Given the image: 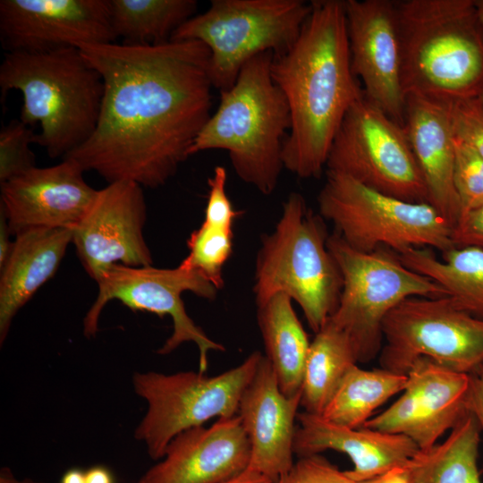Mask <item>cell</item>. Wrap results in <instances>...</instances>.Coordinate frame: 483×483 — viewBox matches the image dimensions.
Returning <instances> with one entry per match:
<instances>
[{
    "mask_svg": "<svg viewBox=\"0 0 483 483\" xmlns=\"http://www.w3.org/2000/svg\"><path fill=\"white\" fill-rule=\"evenodd\" d=\"M78 47L104 93L93 133L64 158L108 183L164 185L212 114L208 48L198 40Z\"/></svg>",
    "mask_w": 483,
    "mask_h": 483,
    "instance_id": "cell-1",
    "label": "cell"
},
{
    "mask_svg": "<svg viewBox=\"0 0 483 483\" xmlns=\"http://www.w3.org/2000/svg\"><path fill=\"white\" fill-rule=\"evenodd\" d=\"M294 45L275 55L271 75L290 109L284 167L317 178L350 107L364 95L351 67L344 0H314Z\"/></svg>",
    "mask_w": 483,
    "mask_h": 483,
    "instance_id": "cell-2",
    "label": "cell"
},
{
    "mask_svg": "<svg viewBox=\"0 0 483 483\" xmlns=\"http://www.w3.org/2000/svg\"><path fill=\"white\" fill-rule=\"evenodd\" d=\"M4 97L22 95L20 120L40 125L34 143L50 157H64L93 133L100 113L104 84L79 47L8 52L0 65Z\"/></svg>",
    "mask_w": 483,
    "mask_h": 483,
    "instance_id": "cell-3",
    "label": "cell"
},
{
    "mask_svg": "<svg viewBox=\"0 0 483 483\" xmlns=\"http://www.w3.org/2000/svg\"><path fill=\"white\" fill-rule=\"evenodd\" d=\"M405 96L442 103L483 89V26L475 0L396 1Z\"/></svg>",
    "mask_w": 483,
    "mask_h": 483,
    "instance_id": "cell-4",
    "label": "cell"
},
{
    "mask_svg": "<svg viewBox=\"0 0 483 483\" xmlns=\"http://www.w3.org/2000/svg\"><path fill=\"white\" fill-rule=\"evenodd\" d=\"M273 58V52L256 55L242 68L234 85L220 91L217 109L190 150V156L227 151L238 177L264 195L277 186L291 128L287 100L271 75Z\"/></svg>",
    "mask_w": 483,
    "mask_h": 483,
    "instance_id": "cell-5",
    "label": "cell"
},
{
    "mask_svg": "<svg viewBox=\"0 0 483 483\" xmlns=\"http://www.w3.org/2000/svg\"><path fill=\"white\" fill-rule=\"evenodd\" d=\"M322 219L300 193L292 192L274 231L262 237L253 288L258 307L277 293L288 295L315 334L335 310L343 287Z\"/></svg>",
    "mask_w": 483,
    "mask_h": 483,
    "instance_id": "cell-6",
    "label": "cell"
},
{
    "mask_svg": "<svg viewBox=\"0 0 483 483\" xmlns=\"http://www.w3.org/2000/svg\"><path fill=\"white\" fill-rule=\"evenodd\" d=\"M312 10L303 0H213L208 9L180 26L170 40H198L210 52L214 89H231L256 55L287 52Z\"/></svg>",
    "mask_w": 483,
    "mask_h": 483,
    "instance_id": "cell-7",
    "label": "cell"
},
{
    "mask_svg": "<svg viewBox=\"0 0 483 483\" xmlns=\"http://www.w3.org/2000/svg\"><path fill=\"white\" fill-rule=\"evenodd\" d=\"M327 247L343 277L338 305L327 322L346 335L358 363L380 353L385 318L402 301L445 296L442 287L407 267L391 250L361 252L336 233L329 235Z\"/></svg>",
    "mask_w": 483,
    "mask_h": 483,
    "instance_id": "cell-8",
    "label": "cell"
},
{
    "mask_svg": "<svg viewBox=\"0 0 483 483\" xmlns=\"http://www.w3.org/2000/svg\"><path fill=\"white\" fill-rule=\"evenodd\" d=\"M318 203L320 216L361 252L381 248L395 253L412 248L444 252L453 248L452 225L430 204L384 194L342 174L326 171Z\"/></svg>",
    "mask_w": 483,
    "mask_h": 483,
    "instance_id": "cell-9",
    "label": "cell"
},
{
    "mask_svg": "<svg viewBox=\"0 0 483 483\" xmlns=\"http://www.w3.org/2000/svg\"><path fill=\"white\" fill-rule=\"evenodd\" d=\"M262 357L255 351L238 366L214 377L199 371L135 372L134 392L148 404L135 438L144 444L151 459L158 461L180 433L213 418L237 415L241 397Z\"/></svg>",
    "mask_w": 483,
    "mask_h": 483,
    "instance_id": "cell-10",
    "label": "cell"
},
{
    "mask_svg": "<svg viewBox=\"0 0 483 483\" xmlns=\"http://www.w3.org/2000/svg\"><path fill=\"white\" fill-rule=\"evenodd\" d=\"M326 168L384 194L428 203L425 182L403 126L364 95L343 117Z\"/></svg>",
    "mask_w": 483,
    "mask_h": 483,
    "instance_id": "cell-11",
    "label": "cell"
},
{
    "mask_svg": "<svg viewBox=\"0 0 483 483\" xmlns=\"http://www.w3.org/2000/svg\"><path fill=\"white\" fill-rule=\"evenodd\" d=\"M383 336L379 361L393 372L406 375L419 358L464 374L483 362V319L446 296L404 300L385 318Z\"/></svg>",
    "mask_w": 483,
    "mask_h": 483,
    "instance_id": "cell-12",
    "label": "cell"
},
{
    "mask_svg": "<svg viewBox=\"0 0 483 483\" xmlns=\"http://www.w3.org/2000/svg\"><path fill=\"white\" fill-rule=\"evenodd\" d=\"M96 283L98 293L83 319V333L88 338L97 335L99 317L106 305L116 300L133 311L171 317L173 333L157 350L158 354H168L181 344L192 342L199 350V371L206 373L208 352L225 351L224 345L209 338L194 323L182 299L185 292L209 301L216 297L218 289L200 273L181 264L174 268L116 264L103 272Z\"/></svg>",
    "mask_w": 483,
    "mask_h": 483,
    "instance_id": "cell-13",
    "label": "cell"
},
{
    "mask_svg": "<svg viewBox=\"0 0 483 483\" xmlns=\"http://www.w3.org/2000/svg\"><path fill=\"white\" fill-rule=\"evenodd\" d=\"M352 73L365 97L403 125L406 96L396 1L344 0Z\"/></svg>",
    "mask_w": 483,
    "mask_h": 483,
    "instance_id": "cell-14",
    "label": "cell"
},
{
    "mask_svg": "<svg viewBox=\"0 0 483 483\" xmlns=\"http://www.w3.org/2000/svg\"><path fill=\"white\" fill-rule=\"evenodd\" d=\"M147 205L142 187L118 181L97 190L88 212L73 231L72 243L95 281L113 265L152 266L143 236Z\"/></svg>",
    "mask_w": 483,
    "mask_h": 483,
    "instance_id": "cell-15",
    "label": "cell"
},
{
    "mask_svg": "<svg viewBox=\"0 0 483 483\" xmlns=\"http://www.w3.org/2000/svg\"><path fill=\"white\" fill-rule=\"evenodd\" d=\"M0 38L8 52L114 43L109 0H1Z\"/></svg>",
    "mask_w": 483,
    "mask_h": 483,
    "instance_id": "cell-16",
    "label": "cell"
},
{
    "mask_svg": "<svg viewBox=\"0 0 483 483\" xmlns=\"http://www.w3.org/2000/svg\"><path fill=\"white\" fill-rule=\"evenodd\" d=\"M406 375L405 388L397 401L362 427L403 435L419 450H426L468 412L469 375L427 358L416 360Z\"/></svg>",
    "mask_w": 483,
    "mask_h": 483,
    "instance_id": "cell-17",
    "label": "cell"
},
{
    "mask_svg": "<svg viewBox=\"0 0 483 483\" xmlns=\"http://www.w3.org/2000/svg\"><path fill=\"white\" fill-rule=\"evenodd\" d=\"M84 170L68 158L55 165L33 167L1 184V213L12 235L31 228L73 230L92 204L97 190Z\"/></svg>",
    "mask_w": 483,
    "mask_h": 483,
    "instance_id": "cell-18",
    "label": "cell"
},
{
    "mask_svg": "<svg viewBox=\"0 0 483 483\" xmlns=\"http://www.w3.org/2000/svg\"><path fill=\"white\" fill-rule=\"evenodd\" d=\"M250 445L238 415L177 435L137 483H221L249 465Z\"/></svg>",
    "mask_w": 483,
    "mask_h": 483,
    "instance_id": "cell-19",
    "label": "cell"
},
{
    "mask_svg": "<svg viewBox=\"0 0 483 483\" xmlns=\"http://www.w3.org/2000/svg\"><path fill=\"white\" fill-rule=\"evenodd\" d=\"M301 393L285 395L265 355L245 388L237 415L248 436V469L275 483L292 466L293 439Z\"/></svg>",
    "mask_w": 483,
    "mask_h": 483,
    "instance_id": "cell-20",
    "label": "cell"
},
{
    "mask_svg": "<svg viewBox=\"0 0 483 483\" xmlns=\"http://www.w3.org/2000/svg\"><path fill=\"white\" fill-rule=\"evenodd\" d=\"M293 452L300 456L326 450L345 453L353 468L345 474L360 483L404 465L419 450L409 437L368 428H352L308 411L297 416Z\"/></svg>",
    "mask_w": 483,
    "mask_h": 483,
    "instance_id": "cell-21",
    "label": "cell"
},
{
    "mask_svg": "<svg viewBox=\"0 0 483 483\" xmlns=\"http://www.w3.org/2000/svg\"><path fill=\"white\" fill-rule=\"evenodd\" d=\"M448 104L407 95L402 126L422 174L428 203L453 227L461 208L453 180L455 146Z\"/></svg>",
    "mask_w": 483,
    "mask_h": 483,
    "instance_id": "cell-22",
    "label": "cell"
},
{
    "mask_svg": "<svg viewBox=\"0 0 483 483\" xmlns=\"http://www.w3.org/2000/svg\"><path fill=\"white\" fill-rule=\"evenodd\" d=\"M12 250L0 267V343L13 319L37 291L56 273L73 230L31 228L18 233Z\"/></svg>",
    "mask_w": 483,
    "mask_h": 483,
    "instance_id": "cell-23",
    "label": "cell"
},
{
    "mask_svg": "<svg viewBox=\"0 0 483 483\" xmlns=\"http://www.w3.org/2000/svg\"><path fill=\"white\" fill-rule=\"evenodd\" d=\"M441 253L438 258L432 249L412 248L396 254L407 267L442 287L458 309L483 319V250L453 247Z\"/></svg>",
    "mask_w": 483,
    "mask_h": 483,
    "instance_id": "cell-24",
    "label": "cell"
},
{
    "mask_svg": "<svg viewBox=\"0 0 483 483\" xmlns=\"http://www.w3.org/2000/svg\"><path fill=\"white\" fill-rule=\"evenodd\" d=\"M257 316L265 356L281 391L287 396L301 394L310 342L293 309L292 299L277 293L258 307Z\"/></svg>",
    "mask_w": 483,
    "mask_h": 483,
    "instance_id": "cell-25",
    "label": "cell"
},
{
    "mask_svg": "<svg viewBox=\"0 0 483 483\" xmlns=\"http://www.w3.org/2000/svg\"><path fill=\"white\" fill-rule=\"evenodd\" d=\"M480 428L466 412L439 445L419 450L404 467L411 483H482L478 469Z\"/></svg>",
    "mask_w": 483,
    "mask_h": 483,
    "instance_id": "cell-26",
    "label": "cell"
},
{
    "mask_svg": "<svg viewBox=\"0 0 483 483\" xmlns=\"http://www.w3.org/2000/svg\"><path fill=\"white\" fill-rule=\"evenodd\" d=\"M407 375L352 366L320 414L338 425L361 428L374 411L405 388Z\"/></svg>",
    "mask_w": 483,
    "mask_h": 483,
    "instance_id": "cell-27",
    "label": "cell"
},
{
    "mask_svg": "<svg viewBox=\"0 0 483 483\" xmlns=\"http://www.w3.org/2000/svg\"><path fill=\"white\" fill-rule=\"evenodd\" d=\"M358 364L346 335L326 321L310 342L301 387L305 411L321 414L348 370Z\"/></svg>",
    "mask_w": 483,
    "mask_h": 483,
    "instance_id": "cell-28",
    "label": "cell"
},
{
    "mask_svg": "<svg viewBox=\"0 0 483 483\" xmlns=\"http://www.w3.org/2000/svg\"><path fill=\"white\" fill-rule=\"evenodd\" d=\"M113 30L126 44H161L195 15V0H109Z\"/></svg>",
    "mask_w": 483,
    "mask_h": 483,
    "instance_id": "cell-29",
    "label": "cell"
},
{
    "mask_svg": "<svg viewBox=\"0 0 483 483\" xmlns=\"http://www.w3.org/2000/svg\"><path fill=\"white\" fill-rule=\"evenodd\" d=\"M233 228L202 222L187 242L189 253L180 263L204 275L218 290L223 287V267L233 253Z\"/></svg>",
    "mask_w": 483,
    "mask_h": 483,
    "instance_id": "cell-30",
    "label": "cell"
},
{
    "mask_svg": "<svg viewBox=\"0 0 483 483\" xmlns=\"http://www.w3.org/2000/svg\"><path fill=\"white\" fill-rule=\"evenodd\" d=\"M35 133L30 126L13 120L0 131V183L35 167V156L30 148Z\"/></svg>",
    "mask_w": 483,
    "mask_h": 483,
    "instance_id": "cell-31",
    "label": "cell"
},
{
    "mask_svg": "<svg viewBox=\"0 0 483 483\" xmlns=\"http://www.w3.org/2000/svg\"><path fill=\"white\" fill-rule=\"evenodd\" d=\"M454 146L453 180L460 202L461 217L483 204V159L470 147L455 137Z\"/></svg>",
    "mask_w": 483,
    "mask_h": 483,
    "instance_id": "cell-32",
    "label": "cell"
},
{
    "mask_svg": "<svg viewBox=\"0 0 483 483\" xmlns=\"http://www.w3.org/2000/svg\"><path fill=\"white\" fill-rule=\"evenodd\" d=\"M448 107L454 137L483 159V106L479 97L455 100Z\"/></svg>",
    "mask_w": 483,
    "mask_h": 483,
    "instance_id": "cell-33",
    "label": "cell"
},
{
    "mask_svg": "<svg viewBox=\"0 0 483 483\" xmlns=\"http://www.w3.org/2000/svg\"><path fill=\"white\" fill-rule=\"evenodd\" d=\"M275 483H356L319 454L300 456Z\"/></svg>",
    "mask_w": 483,
    "mask_h": 483,
    "instance_id": "cell-34",
    "label": "cell"
},
{
    "mask_svg": "<svg viewBox=\"0 0 483 483\" xmlns=\"http://www.w3.org/2000/svg\"><path fill=\"white\" fill-rule=\"evenodd\" d=\"M227 172L222 165L215 167L208 178V195L205 208L204 222L233 228L240 211L233 208L226 193Z\"/></svg>",
    "mask_w": 483,
    "mask_h": 483,
    "instance_id": "cell-35",
    "label": "cell"
},
{
    "mask_svg": "<svg viewBox=\"0 0 483 483\" xmlns=\"http://www.w3.org/2000/svg\"><path fill=\"white\" fill-rule=\"evenodd\" d=\"M453 247L483 250V204L463 214L452 230Z\"/></svg>",
    "mask_w": 483,
    "mask_h": 483,
    "instance_id": "cell-36",
    "label": "cell"
},
{
    "mask_svg": "<svg viewBox=\"0 0 483 483\" xmlns=\"http://www.w3.org/2000/svg\"><path fill=\"white\" fill-rule=\"evenodd\" d=\"M468 375L466 411L475 417L483 433V362Z\"/></svg>",
    "mask_w": 483,
    "mask_h": 483,
    "instance_id": "cell-37",
    "label": "cell"
},
{
    "mask_svg": "<svg viewBox=\"0 0 483 483\" xmlns=\"http://www.w3.org/2000/svg\"><path fill=\"white\" fill-rule=\"evenodd\" d=\"M360 483H411L404 465L395 467L384 474Z\"/></svg>",
    "mask_w": 483,
    "mask_h": 483,
    "instance_id": "cell-38",
    "label": "cell"
},
{
    "mask_svg": "<svg viewBox=\"0 0 483 483\" xmlns=\"http://www.w3.org/2000/svg\"><path fill=\"white\" fill-rule=\"evenodd\" d=\"M11 233L5 216L1 213L0 219V267L6 261L12 248L13 241H11Z\"/></svg>",
    "mask_w": 483,
    "mask_h": 483,
    "instance_id": "cell-39",
    "label": "cell"
},
{
    "mask_svg": "<svg viewBox=\"0 0 483 483\" xmlns=\"http://www.w3.org/2000/svg\"><path fill=\"white\" fill-rule=\"evenodd\" d=\"M86 483H114L112 471L103 465H95L85 471Z\"/></svg>",
    "mask_w": 483,
    "mask_h": 483,
    "instance_id": "cell-40",
    "label": "cell"
},
{
    "mask_svg": "<svg viewBox=\"0 0 483 483\" xmlns=\"http://www.w3.org/2000/svg\"><path fill=\"white\" fill-rule=\"evenodd\" d=\"M221 483H274L270 479L255 470L245 469L243 471Z\"/></svg>",
    "mask_w": 483,
    "mask_h": 483,
    "instance_id": "cell-41",
    "label": "cell"
},
{
    "mask_svg": "<svg viewBox=\"0 0 483 483\" xmlns=\"http://www.w3.org/2000/svg\"><path fill=\"white\" fill-rule=\"evenodd\" d=\"M0 483H45L30 478L17 479L12 470L3 467L0 470Z\"/></svg>",
    "mask_w": 483,
    "mask_h": 483,
    "instance_id": "cell-42",
    "label": "cell"
},
{
    "mask_svg": "<svg viewBox=\"0 0 483 483\" xmlns=\"http://www.w3.org/2000/svg\"><path fill=\"white\" fill-rule=\"evenodd\" d=\"M60 483H86L85 471L78 468L70 469L64 473Z\"/></svg>",
    "mask_w": 483,
    "mask_h": 483,
    "instance_id": "cell-43",
    "label": "cell"
},
{
    "mask_svg": "<svg viewBox=\"0 0 483 483\" xmlns=\"http://www.w3.org/2000/svg\"><path fill=\"white\" fill-rule=\"evenodd\" d=\"M475 5L479 20L483 26V0H475Z\"/></svg>",
    "mask_w": 483,
    "mask_h": 483,
    "instance_id": "cell-44",
    "label": "cell"
},
{
    "mask_svg": "<svg viewBox=\"0 0 483 483\" xmlns=\"http://www.w3.org/2000/svg\"><path fill=\"white\" fill-rule=\"evenodd\" d=\"M478 97H479V99L480 100V102H481V104L483 106V89L480 91V93L479 94Z\"/></svg>",
    "mask_w": 483,
    "mask_h": 483,
    "instance_id": "cell-45",
    "label": "cell"
}]
</instances>
